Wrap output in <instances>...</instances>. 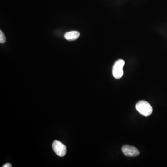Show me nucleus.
Returning a JSON list of instances; mask_svg holds the SVG:
<instances>
[{"mask_svg": "<svg viewBox=\"0 0 167 167\" xmlns=\"http://www.w3.org/2000/svg\"><path fill=\"white\" fill-rule=\"evenodd\" d=\"M135 108L140 114L145 117L150 116L153 111L152 107L150 104L144 100L138 102L135 106Z\"/></svg>", "mask_w": 167, "mask_h": 167, "instance_id": "nucleus-1", "label": "nucleus"}, {"mask_svg": "<svg viewBox=\"0 0 167 167\" xmlns=\"http://www.w3.org/2000/svg\"><path fill=\"white\" fill-rule=\"evenodd\" d=\"M125 64L124 60L121 59L117 60L114 63L112 68V74L115 79H119L122 78L124 74L123 67Z\"/></svg>", "mask_w": 167, "mask_h": 167, "instance_id": "nucleus-2", "label": "nucleus"}, {"mask_svg": "<svg viewBox=\"0 0 167 167\" xmlns=\"http://www.w3.org/2000/svg\"><path fill=\"white\" fill-rule=\"evenodd\" d=\"M52 147L55 153L60 157H63L66 154V146L60 141L55 140L52 144Z\"/></svg>", "mask_w": 167, "mask_h": 167, "instance_id": "nucleus-3", "label": "nucleus"}, {"mask_svg": "<svg viewBox=\"0 0 167 167\" xmlns=\"http://www.w3.org/2000/svg\"><path fill=\"white\" fill-rule=\"evenodd\" d=\"M122 151L126 156L129 157H135L139 155V150L133 146L125 145L122 147Z\"/></svg>", "mask_w": 167, "mask_h": 167, "instance_id": "nucleus-4", "label": "nucleus"}, {"mask_svg": "<svg viewBox=\"0 0 167 167\" xmlns=\"http://www.w3.org/2000/svg\"><path fill=\"white\" fill-rule=\"evenodd\" d=\"M80 35V33L78 31H71L66 33L64 35V37L68 41H73L77 40L79 38Z\"/></svg>", "mask_w": 167, "mask_h": 167, "instance_id": "nucleus-5", "label": "nucleus"}, {"mask_svg": "<svg viewBox=\"0 0 167 167\" xmlns=\"http://www.w3.org/2000/svg\"><path fill=\"white\" fill-rule=\"evenodd\" d=\"M6 41L5 36L3 33L2 30H0V43H4Z\"/></svg>", "mask_w": 167, "mask_h": 167, "instance_id": "nucleus-6", "label": "nucleus"}, {"mask_svg": "<svg viewBox=\"0 0 167 167\" xmlns=\"http://www.w3.org/2000/svg\"><path fill=\"white\" fill-rule=\"evenodd\" d=\"M12 167L11 165L9 163H7V164H5L3 166V167Z\"/></svg>", "mask_w": 167, "mask_h": 167, "instance_id": "nucleus-7", "label": "nucleus"}]
</instances>
